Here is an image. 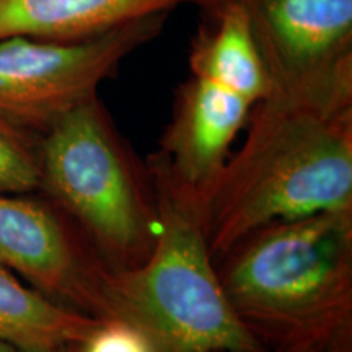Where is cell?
I'll list each match as a JSON object with an SVG mask.
<instances>
[{"mask_svg": "<svg viewBox=\"0 0 352 352\" xmlns=\"http://www.w3.org/2000/svg\"><path fill=\"white\" fill-rule=\"evenodd\" d=\"M206 209L214 261L277 220L352 209V60L258 101Z\"/></svg>", "mask_w": 352, "mask_h": 352, "instance_id": "obj_1", "label": "cell"}, {"mask_svg": "<svg viewBox=\"0 0 352 352\" xmlns=\"http://www.w3.org/2000/svg\"><path fill=\"white\" fill-rule=\"evenodd\" d=\"M223 292L267 352L352 331V209L277 220L215 259Z\"/></svg>", "mask_w": 352, "mask_h": 352, "instance_id": "obj_2", "label": "cell"}, {"mask_svg": "<svg viewBox=\"0 0 352 352\" xmlns=\"http://www.w3.org/2000/svg\"><path fill=\"white\" fill-rule=\"evenodd\" d=\"M152 184L158 208L155 245L140 266L104 271L107 318L134 324L158 352H267L223 292L204 210L164 184Z\"/></svg>", "mask_w": 352, "mask_h": 352, "instance_id": "obj_3", "label": "cell"}, {"mask_svg": "<svg viewBox=\"0 0 352 352\" xmlns=\"http://www.w3.org/2000/svg\"><path fill=\"white\" fill-rule=\"evenodd\" d=\"M38 164L39 189L109 271L132 270L148 258L158 233L151 173L98 96L44 131Z\"/></svg>", "mask_w": 352, "mask_h": 352, "instance_id": "obj_4", "label": "cell"}, {"mask_svg": "<svg viewBox=\"0 0 352 352\" xmlns=\"http://www.w3.org/2000/svg\"><path fill=\"white\" fill-rule=\"evenodd\" d=\"M165 20L166 13L151 15L78 41L0 39V118L19 129L46 131L98 96L101 83L152 41Z\"/></svg>", "mask_w": 352, "mask_h": 352, "instance_id": "obj_5", "label": "cell"}, {"mask_svg": "<svg viewBox=\"0 0 352 352\" xmlns=\"http://www.w3.org/2000/svg\"><path fill=\"white\" fill-rule=\"evenodd\" d=\"M0 266L52 300L107 318L103 274L108 267L46 202L0 191Z\"/></svg>", "mask_w": 352, "mask_h": 352, "instance_id": "obj_6", "label": "cell"}, {"mask_svg": "<svg viewBox=\"0 0 352 352\" xmlns=\"http://www.w3.org/2000/svg\"><path fill=\"white\" fill-rule=\"evenodd\" d=\"M253 107L227 88L191 76L176 91L171 120L147 164L153 182L206 214Z\"/></svg>", "mask_w": 352, "mask_h": 352, "instance_id": "obj_7", "label": "cell"}, {"mask_svg": "<svg viewBox=\"0 0 352 352\" xmlns=\"http://www.w3.org/2000/svg\"><path fill=\"white\" fill-rule=\"evenodd\" d=\"M248 16L272 90L292 88L352 60V0H206Z\"/></svg>", "mask_w": 352, "mask_h": 352, "instance_id": "obj_8", "label": "cell"}, {"mask_svg": "<svg viewBox=\"0 0 352 352\" xmlns=\"http://www.w3.org/2000/svg\"><path fill=\"white\" fill-rule=\"evenodd\" d=\"M206 0H0V39L78 41L116 26Z\"/></svg>", "mask_w": 352, "mask_h": 352, "instance_id": "obj_9", "label": "cell"}, {"mask_svg": "<svg viewBox=\"0 0 352 352\" xmlns=\"http://www.w3.org/2000/svg\"><path fill=\"white\" fill-rule=\"evenodd\" d=\"M202 12L209 21L191 43V76L217 83L252 104L270 96L272 82L246 13L232 2H214Z\"/></svg>", "mask_w": 352, "mask_h": 352, "instance_id": "obj_10", "label": "cell"}, {"mask_svg": "<svg viewBox=\"0 0 352 352\" xmlns=\"http://www.w3.org/2000/svg\"><path fill=\"white\" fill-rule=\"evenodd\" d=\"M100 318L52 300L0 266V341L54 349L78 344Z\"/></svg>", "mask_w": 352, "mask_h": 352, "instance_id": "obj_11", "label": "cell"}, {"mask_svg": "<svg viewBox=\"0 0 352 352\" xmlns=\"http://www.w3.org/2000/svg\"><path fill=\"white\" fill-rule=\"evenodd\" d=\"M41 186L38 152L23 129L0 118V191L30 195Z\"/></svg>", "mask_w": 352, "mask_h": 352, "instance_id": "obj_12", "label": "cell"}, {"mask_svg": "<svg viewBox=\"0 0 352 352\" xmlns=\"http://www.w3.org/2000/svg\"><path fill=\"white\" fill-rule=\"evenodd\" d=\"M77 352H158L144 331L124 320H100L96 328L82 342Z\"/></svg>", "mask_w": 352, "mask_h": 352, "instance_id": "obj_13", "label": "cell"}, {"mask_svg": "<svg viewBox=\"0 0 352 352\" xmlns=\"http://www.w3.org/2000/svg\"><path fill=\"white\" fill-rule=\"evenodd\" d=\"M0 352H77V344L54 347V349H38V347H25L13 344V342L0 341Z\"/></svg>", "mask_w": 352, "mask_h": 352, "instance_id": "obj_14", "label": "cell"}, {"mask_svg": "<svg viewBox=\"0 0 352 352\" xmlns=\"http://www.w3.org/2000/svg\"><path fill=\"white\" fill-rule=\"evenodd\" d=\"M323 349L314 346H300V347H289V349H280V351H272V352H321Z\"/></svg>", "mask_w": 352, "mask_h": 352, "instance_id": "obj_15", "label": "cell"}]
</instances>
